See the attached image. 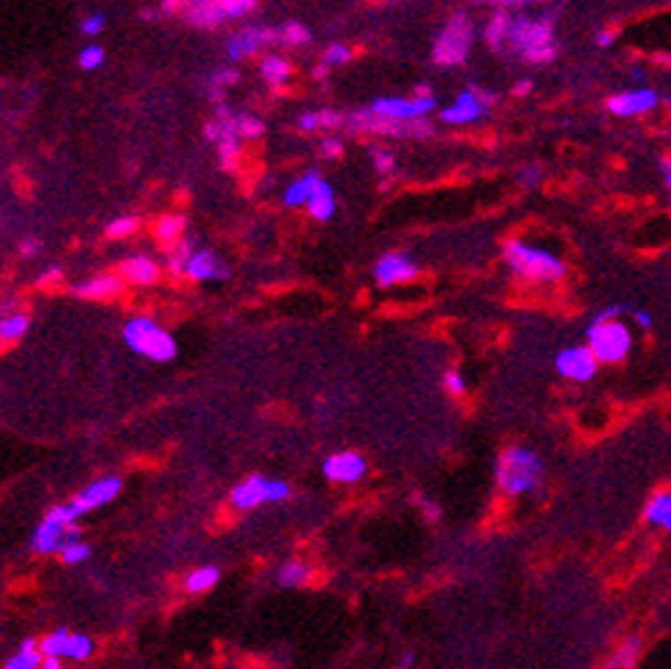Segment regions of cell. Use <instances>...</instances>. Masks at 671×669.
<instances>
[{
    "mask_svg": "<svg viewBox=\"0 0 671 669\" xmlns=\"http://www.w3.org/2000/svg\"><path fill=\"white\" fill-rule=\"evenodd\" d=\"M507 42L514 44L530 63H549L557 55L554 47V19L552 14L543 17H514L510 22Z\"/></svg>",
    "mask_w": 671,
    "mask_h": 669,
    "instance_id": "obj_1",
    "label": "cell"
},
{
    "mask_svg": "<svg viewBox=\"0 0 671 669\" xmlns=\"http://www.w3.org/2000/svg\"><path fill=\"white\" fill-rule=\"evenodd\" d=\"M543 462L527 449H507L497 462V484L507 495H522L540 484Z\"/></svg>",
    "mask_w": 671,
    "mask_h": 669,
    "instance_id": "obj_2",
    "label": "cell"
},
{
    "mask_svg": "<svg viewBox=\"0 0 671 669\" xmlns=\"http://www.w3.org/2000/svg\"><path fill=\"white\" fill-rule=\"evenodd\" d=\"M505 260L522 276H530L538 281H554L565 273V265L560 258H554V254L543 251V249H532L522 241L505 243Z\"/></svg>",
    "mask_w": 671,
    "mask_h": 669,
    "instance_id": "obj_3",
    "label": "cell"
},
{
    "mask_svg": "<svg viewBox=\"0 0 671 669\" xmlns=\"http://www.w3.org/2000/svg\"><path fill=\"white\" fill-rule=\"evenodd\" d=\"M123 336H126V344H129L134 353H140L150 361H172L178 353L175 339L167 331L158 328L153 320H148V317H137V320H132L129 326H126Z\"/></svg>",
    "mask_w": 671,
    "mask_h": 669,
    "instance_id": "obj_4",
    "label": "cell"
},
{
    "mask_svg": "<svg viewBox=\"0 0 671 669\" xmlns=\"http://www.w3.org/2000/svg\"><path fill=\"white\" fill-rule=\"evenodd\" d=\"M472 44V22L464 12H456L439 30L434 44V63L439 66H461Z\"/></svg>",
    "mask_w": 671,
    "mask_h": 669,
    "instance_id": "obj_5",
    "label": "cell"
},
{
    "mask_svg": "<svg viewBox=\"0 0 671 669\" xmlns=\"http://www.w3.org/2000/svg\"><path fill=\"white\" fill-rule=\"evenodd\" d=\"M74 519H77V511L72 505L52 508L34 535V550L39 555H50V552H63V547L72 544V541H80Z\"/></svg>",
    "mask_w": 671,
    "mask_h": 669,
    "instance_id": "obj_6",
    "label": "cell"
},
{
    "mask_svg": "<svg viewBox=\"0 0 671 669\" xmlns=\"http://www.w3.org/2000/svg\"><path fill=\"white\" fill-rule=\"evenodd\" d=\"M590 350L595 353L598 361H606V364H617L622 361L630 347H633V339H630V331L617 323V320H609V323H592L590 331Z\"/></svg>",
    "mask_w": 671,
    "mask_h": 669,
    "instance_id": "obj_7",
    "label": "cell"
},
{
    "mask_svg": "<svg viewBox=\"0 0 671 669\" xmlns=\"http://www.w3.org/2000/svg\"><path fill=\"white\" fill-rule=\"evenodd\" d=\"M353 129L369 132V135H393V137H431L434 129L429 120H393L382 118L374 110L355 112L353 115Z\"/></svg>",
    "mask_w": 671,
    "mask_h": 669,
    "instance_id": "obj_8",
    "label": "cell"
},
{
    "mask_svg": "<svg viewBox=\"0 0 671 669\" xmlns=\"http://www.w3.org/2000/svg\"><path fill=\"white\" fill-rule=\"evenodd\" d=\"M254 9L251 0H208V4L186 6L183 17L194 27H216L230 17H243Z\"/></svg>",
    "mask_w": 671,
    "mask_h": 669,
    "instance_id": "obj_9",
    "label": "cell"
},
{
    "mask_svg": "<svg viewBox=\"0 0 671 669\" xmlns=\"http://www.w3.org/2000/svg\"><path fill=\"white\" fill-rule=\"evenodd\" d=\"M494 104V96L484 90H464L454 107H445L439 118L445 123H472L481 118L489 107Z\"/></svg>",
    "mask_w": 671,
    "mask_h": 669,
    "instance_id": "obj_10",
    "label": "cell"
},
{
    "mask_svg": "<svg viewBox=\"0 0 671 669\" xmlns=\"http://www.w3.org/2000/svg\"><path fill=\"white\" fill-rule=\"evenodd\" d=\"M598 369V358L590 347H568L557 356V372L568 380L584 382L595 374Z\"/></svg>",
    "mask_w": 671,
    "mask_h": 669,
    "instance_id": "obj_11",
    "label": "cell"
},
{
    "mask_svg": "<svg viewBox=\"0 0 671 669\" xmlns=\"http://www.w3.org/2000/svg\"><path fill=\"white\" fill-rule=\"evenodd\" d=\"M118 492H120V478H102V481H93L88 489H82L69 505L77 511V517H82L85 511L107 505Z\"/></svg>",
    "mask_w": 671,
    "mask_h": 669,
    "instance_id": "obj_12",
    "label": "cell"
},
{
    "mask_svg": "<svg viewBox=\"0 0 671 669\" xmlns=\"http://www.w3.org/2000/svg\"><path fill=\"white\" fill-rule=\"evenodd\" d=\"M434 99H412V102H404V99H379L374 102V112L382 115V118H393V120H421L426 112L434 110Z\"/></svg>",
    "mask_w": 671,
    "mask_h": 669,
    "instance_id": "obj_13",
    "label": "cell"
},
{
    "mask_svg": "<svg viewBox=\"0 0 671 669\" xmlns=\"http://www.w3.org/2000/svg\"><path fill=\"white\" fill-rule=\"evenodd\" d=\"M374 276H377V281L379 284H399V281H407V279H412V276H418V265H415L407 254H401V251H391V254H385L379 263H377V268H374Z\"/></svg>",
    "mask_w": 671,
    "mask_h": 669,
    "instance_id": "obj_14",
    "label": "cell"
},
{
    "mask_svg": "<svg viewBox=\"0 0 671 669\" xmlns=\"http://www.w3.org/2000/svg\"><path fill=\"white\" fill-rule=\"evenodd\" d=\"M658 104V93L655 90H625V93H617L609 99V110L620 118H628V115H642L647 110H652Z\"/></svg>",
    "mask_w": 671,
    "mask_h": 669,
    "instance_id": "obj_15",
    "label": "cell"
},
{
    "mask_svg": "<svg viewBox=\"0 0 671 669\" xmlns=\"http://www.w3.org/2000/svg\"><path fill=\"white\" fill-rule=\"evenodd\" d=\"M323 470H325V475L331 478V481L353 484V481H358V478H363L366 462H363V457H358L353 451H344V454H336V457L325 459Z\"/></svg>",
    "mask_w": 671,
    "mask_h": 669,
    "instance_id": "obj_16",
    "label": "cell"
},
{
    "mask_svg": "<svg viewBox=\"0 0 671 669\" xmlns=\"http://www.w3.org/2000/svg\"><path fill=\"white\" fill-rule=\"evenodd\" d=\"M276 39H278V34H276V30H271V27H246L243 34H238V36L230 39L227 55L233 60H240L243 55H254L257 50H263L265 44H271Z\"/></svg>",
    "mask_w": 671,
    "mask_h": 669,
    "instance_id": "obj_17",
    "label": "cell"
},
{
    "mask_svg": "<svg viewBox=\"0 0 671 669\" xmlns=\"http://www.w3.org/2000/svg\"><path fill=\"white\" fill-rule=\"evenodd\" d=\"M268 489H271L268 478L248 475L246 481H240L233 489V505H238V508H257L260 503H268Z\"/></svg>",
    "mask_w": 671,
    "mask_h": 669,
    "instance_id": "obj_18",
    "label": "cell"
},
{
    "mask_svg": "<svg viewBox=\"0 0 671 669\" xmlns=\"http://www.w3.org/2000/svg\"><path fill=\"white\" fill-rule=\"evenodd\" d=\"M186 273L194 279V281H208V279H227L230 276V268L224 265L213 251H197L194 258L188 260V268Z\"/></svg>",
    "mask_w": 671,
    "mask_h": 669,
    "instance_id": "obj_19",
    "label": "cell"
},
{
    "mask_svg": "<svg viewBox=\"0 0 671 669\" xmlns=\"http://www.w3.org/2000/svg\"><path fill=\"white\" fill-rule=\"evenodd\" d=\"M123 290V281L120 276H112V273H104V276H95V279H88L82 281L80 287H74V293L80 298H112Z\"/></svg>",
    "mask_w": 671,
    "mask_h": 669,
    "instance_id": "obj_20",
    "label": "cell"
},
{
    "mask_svg": "<svg viewBox=\"0 0 671 669\" xmlns=\"http://www.w3.org/2000/svg\"><path fill=\"white\" fill-rule=\"evenodd\" d=\"M638 656H642V640H638V636H630V640H625L609 658H606V664L600 669H636Z\"/></svg>",
    "mask_w": 671,
    "mask_h": 669,
    "instance_id": "obj_21",
    "label": "cell"
},
{
    "mask_svg": "<svg viewBox=\"0 0 671 669\" xmlns=\"http://www.w3.org/2000/svg\"><path fill=\"white\" fill-rule=\"evenodd\" d=\"M123 276L134 281V284H153L158 279V265L150 260V258H142V254H137V258H129L123 265H120Z\"/></svg>",
    "mask_w": 671,
    "mask_h": 669,
    "instance_id": "obj_22",
    "label": "cell"
},
{
    "mask_svg": "<svg viewBox=\"0 0 671 669\" xmlns=\"http://www.w3.org/2000/svg\"><path fill=\"white\" fill-rule=\"evenodd\" d=\"M44 664V653H42V642L36 640H25L19 645V650L6 661L4 669H42Z\"/></svg>",
    "mask_w": 671,
    "mask_h": 669,
    "instance_id": "obj_23",
    "label": "cell"
},
{
    "mask_svg": "<svg viewBox=\"0 0 671 669\" xmlns=\"http://www.w3.org/2000/svg\"><path fill=\"white\" fill-rule=\"evenodd\" d=\"M319 183H323V178H319L316 173H309V175H303L301 181H295L290 188H286L284 203H286V205H309Z\"/></svg>",
    "mask_w": 671,
    "mask_h": 669,
    "instance_id": "obj_24",
    "label": "cell"
},
{
    "mask_svg": "<svg viewBox=\"0 0 671 669\" xmlns=\"http://www.w3.org/2000/svg\"><path fill=\"white\" fill-rule=\"evenodd\" d=\"M650 525L666 527L671 530V492H658L650 503H647V511H644Z\"/></svg>",
    "mask_w": 671,
    "mask_h": 669,
    "instance_id": "obj_25",
    "label": "cell"
},
{
    "mask_svg": "<svg viewBox=\"0 0 671 669\" xmlns=\"http://www.w3.org/2000/svg\"><path fill=\"white\" fill-rule=\"evenodd\" d=\"M309 211H311V216H314V219H319V221H325V219H331V216H333V211H336V203H333V188H331L325 181L316 186L314 197H311V203H309Z\"/></svg>",
    "mask_w": 671,
    "mask_h": 669,
    "instance_id": "obj_26",
    "label": "cell"
},
{
    "mask_svg": "<svg viewBox=\"0 0 671 669\" xmlns=\"http://www.w3.org/2000/svg\"><path fill=\"white\" fill-rule=\"evenodd\" d=\"M309 577H311V568L306 563H301V560H293V563H284L281 565L276 580H278L281 588H301V585L309 582Z\"/></svg>",
    "mask_w": 671,
    "mask_h": 669,
    "instance_id": "obj_27",
    "label": "cell"
},
{
    "mask_svg": "<svg viewBox=\"0 0 671 669\" xmlns=\"http://www.w3.org/2000/svg\"><path fill=\"white\" fill-rule=\"evenodd\" d=\"M218 577H221V571L216 565H202V568L191 571L186 577V590L188 593H205L218 582Z\"/></svg>",
    "mask_w": 671,
    "mask_h": 669,
    "instance_id": "obj_28",
    "label": "cell"
},
{
    "mask_svg": "<svg viewBox=\"0 0 671 669\" xmlns=\"http://www.w3.org/2000/svg\"><path fill=\"white\" fill-rule=\"evenodd\" d=\"M510 14L507 12H497L492 19H489V25H486V42L494 47V50H499L502 47V42L510 36Z\"/></svg>",
    "mask_w": 671,
    "mask_h": 669,
    "instance_id": "obj_29",
    "label": "cell"
},
{
    "mask_svg": "<svg viewBox=\"0 0 671 669\" xmlns=\"http://www.w3.org/2000/svg\"><path fill=\"white\" fill-rule=\"evenodd\" d=\"M341 123V115L333 110H319V112H306L301 115V129L314 132V129H336Z\"/></svg>",
    "mask_w": 671,
    "mask_h": 669,
    "instance_id": "obj_30",
    "label": "cell"
},
{
    "mask_svg": "<svg viewBox=\"0 0 671 669\" xmlns=\"http://www.w3.org/2000/svg\"><path fill=\"white\" fill-rule=\"evenodd\" d=\"M69 636H72V631H66V628L52 631L50 636H44V640H42V653H44V658H66Z\"/></svg>",
    "mask_w": 671,
    "mask_h": 669,
    "instance_id": "obj_31",
    "label": "cell"
},
{
    "mask_svg": "<svg viewBox=\"0 0 671 669\" xmlns=\"http://www.w3.org/2000/svg\"><path fill=\"white\" fill-rule=\"evenodd\" d=\"M183 227H186V219L183 216H178V213L162 216V219H158V225H156V238L170 243V241H175L183 233Z\"/></svg>",
    "mask_w": 671,
    "mask_h": 669,
    "instance_id": "obj_32",
    "label": "cell"
},
{
    "mask_svg": "<svg viewBox=\"0 0 671 669\" xmlns=\"http://www.w3.org/2000/svg\"><path fill=\"white\" fill-rule=\"evenodd\" d=\"M263 74L271 85H278V82H284L286 77H290V63H286L284 58H278V55H268L263 60Z\"/></svg>",
    "mask_w": 671,
    "mask_h": 669,
    "instance_id": "obj_33",
    "label": "cell"
},
{
    "mask_svg": "<svg viewBox=\"0 0 671 669\" xmlns=\"http://www.w3.org/2000/svg\"><path fill=\"white\" fill-rule=\"evenodd\" d=\"M27 326H30V320L25 314L4 317V323H0V336H4V342H17L27 331Z\"/></svg>",
    "mask_w": 671,
    "mask_h": 669,
    "instance_id": "obj_34",
    "label": "cell"
},
{
    "mask_svg": "<svg viewBox=\"0 0 671 669\" xmlns=\"http://www.w3.org/2000/svg\"><path fill=\"white\" fill-rule=\"evenodd\" d=\"M278 39L284 42V44H293V47H303V44H309V39H311V34L309 30L301 25V22H286L281 30H278Z\"/></svg>",
    "mask_w": 671,
    "mask_h": 669,
    "instance_id": "obj_35",
    "label": "cell"
},
{
    "mask_svg": "<svg viewBox=\"0 0 671 669\" xmlns=\"http://www.w3.org/2000/svg\"><path fill=\"white\" fill-rule=\"evenodd\" d=\"M90 653H93V642H90V636H85V634H72V636H69L66 658L85 661V658H90Z\"/></svg>",
    "mask_w": 671,
    "mask_h": 669,
    "instance_id": "obj_36",
    "label": "cell"
},
{
    "mask_svg": "<svg viewBox=\"0 0 671 669\" xmlns=\"http://www.w3.org/2000/svg\"><path fill=\"white\" fill-rule=\"evenodd\" d=\"M191 258H194V254H191V241H183V243H178L172 251H170V271L172 273H183L186 268H188V260Z\"/></svg>",
    "mask_w": 671,
    "mask_h": 669,
    "instance_id": "obj_37",
    "label": "cell"
},
{
    "mask_svg": "<svg viewBox=\"0 0 671 669\" xmlns=\"http://www.w3.org/2000/svg\"><path fill=\"white\" fill-rule=\"evenodd\" d=\"M238 135L243 140H257L265 135V123L260 118H251V115H240L238 118Z\"/></svg>",
    "mask_w": 671,
    "mask_h": 669,
    "instance_id": "obj_38",
    "label": "cell"
},
{
    "mask_svg": "<svg viewBox=\"0 0 671 669\" xmlns=\"http://www.w3.org/2000/svg\"><path fill=\"white\" fill-rule=\"evenodd\" d=\"M60 558H63V563H66V565H80V563H85L90 558V547L82 544V541H72V544L63 547Z\"/></svg>",
    "mask_w": 671,
    "mask_h": 669,
    "instance_id": "obj_39",
    "label": "cell"
},
{
    "mask_svg": "<svg viewBox=\"0 0 671 669\" xmlns=\"http://www.w3.org/2000/svg\"><path fill=\"white\" fill-rule=\"evenodd\" d=\"M137 225H140V221H137L134 216H120V219L110 221L107 233H110L112 238H123V235H132V233L137 230Z\"/></svg>",
    "mask_w": 671,
    "mask_h": 669,
    "instance_id": "obj_40",
    "label": "cell"
},
{
    "mask_svg": "<svg viewBox=\"0 0 671 669\" xmlns=\"http://www.w3.org/2000/svg\"><path fill=\"white\" fill-rule=\"evenodd\" d=\"M104 63V50L102 47H85L80 52V66L82 69H99Z\"/></svg>",
    "mask_w": 671,
    "mask_h": 669,
    "instance_id": "obj_41",
    "label": "cell"
},
{
    "mask_svg": "<svg viewBox=\"0 0 671 669\" xmlns=\"http://www.w3.org/2000/svg\"><path fill=\"white\" fill-rule=\"evenodd\" d=\"M349 58H353V52H349L344 44H333V47L325 50L323 63H325V66H341V63H347Z\"/></svg>",
    "mask_w": 671,
    "mask_h": 669,
    "instance_id": "obj_42",
    "label": "cell"
},
{
    "mask_svg": "<svg viewBox=\"0 0 671 669\" xmlns=\"http://www.w3.org/2000/svg\"><path fill=\"white\" fill-rule=\"evenodd\" d=\"M445 388L451 391L454 396H461L467 391V382H464V377L459 372H447L445 374Z\"/></svg>",
    "mask_w": 671,
    "mask_h": 669,
    "instance_id": "obj_43",
    "label": "cell"
},
{
    "mask_svg": "<svg viewBox=\"0 0 671 669\" xmlns=\"http://www.w3.org/2000/svg\"><path fill=\"white\" fill-rule=\"evenodd\" d=\"M371 156H374V167H377L379 173H385V175H388V173L393 170V156H391L388 150H377V148H374V150H371Z\"/></svg>",
    "mask_w": 671,
    "mask_h": 669,
    "instance_id": "obj_44",
    "label": "cell"
},
{
    "mask_svg": "<svg viewBox=\"0 0 671 669\" xmlns=\"http://www.w3.org/2000/svg\"><path fill=\"white\" fill-rule=\"evenodd\" d=\"M230 82H238V74H235V72H218V74L213 77L210 93L218 99V96H221V85H230Z\"/></svg>",
    "mask_w": 671,
    "mask_h": 669,
    "instance_id": "obj_45",
    "label": "cell"
},
{
    "mask_svg": "<svg viewBox=\"0 0 671 669\" xmlns=\"http://www.w3.org/2000/svg\"><path fill=\"white\" fill-rule=\"evenodd\" d=\"M104 27V17L102 14H93V17H88L85 22H82V34H88V36H95L99 30Z\"/></svg>",
    "mask_w": 671,
    "mask_h": 669,
    "instance_id": "obj_46",
    "label": "cell"
},
{
    "mask_svg": "<svg viewBox=\"0 0 671 669\" xmlns=\"http://www.w3.org/2000/svg\"><path fill=\"white\" fill-rule=\"evenodd\" d=\"M286 495H290V487H286L284 481H271V489H268V500H271V503H278V500H284Z\"/></svg>",
    "mask_w": 671,
    "mask_h": 669,
    "instance_id": "obj_47",
    "label": "cell"
},
{
    "mask_svg": "<svg viewBox=\"0 0 671 669\" xmlns=\"http://www.w3.org/2000/svg\"><path fill=\"white\" fill-rule=\"evenodd\" d=\"M319 153H323L325 158H333V156L341 153V142L333 140V137H328V140H323V145H319Z\"/></svg>",
    "mask_w": 671,
    "mask_h": 669,
    "instance_id": "obj_48",
    "label": "cell"
},
{
    "mask_svg": "<svg viewBox=\"0 0 671 669\" xmlns=\"http://www.w3.org/2000/svg\"><path fill=\"white\" fill-rule=\"evenodd\" d=\"M543 178V173H540V167H527V170H522L519 173V181L524 183V186H538V181Z\"/></svg>",
    "mask_w": 671,
    "mask_h": 669,
    "instance_id": "obj_49",
    "label": "cell"
},
{
    "mask_svg": "<svg viewBox=\"0 0 671 669\" xmlns=\"http://www.w3.org/2000/svg\"><path fill=\"white\" fill-rule=\"evenodd\" d=\"M205 137H208V140L221 142V120H218V123H208V126H205Z\"/></svg>",
    "mask_w": 671,
    "mask_h": 669,
    "instance_id": "obj_50",
    "label": "cell"
},
{
    "mask_svg": "<svg viewBox=\"0 0 671 669\" xmlns=\"http://www.w3.org/2000/svg\"><path fill=\"white\" fill-rule=\"evenodd\" d=\"M614 36H617L614 30H603V34L598 36V44H600V47H609V44L614 42Z\"/></svg>",
    "mask_w": 671,
    "mask_h": 669,
    "instance_id": "obj_51",
    "label": "cell"
},
{
    "mask_svg": "<svg viewBox=\"0 0 671 669\" xmlns=\"http://www.w3.org/2000/svg\"><path fill=\"white\" fill-rule=\"evenodd\" d=\"M39 249V241L36 238H25L22 241V254H34Z\"/></svg>",
    "mask_w": 671,
    "mask_h": 669,
    "instance_id": "obj_52",
    "label": "cell"
},
{
    "mask_svg": "<svg viewBox=\"0 0 671 669\" xmlns=\"http://www.w3.org/2000/svg\"><path fill=\"white\" fill-rule=\"evenodd\" d=\"M57 279H60V271H57V268H50V271L39 279V284L44 287V284H50V281H57Z\"/></svg>",
    "mask_w": 671,
    "mask_h": 669,
    "instance_id": "obj_53",
    "label": "cell"
},
{
    "mask_svg": "<svg viewBox=\"0 0 671 669\" xmlns=\"http://www.w3.org/2000/svg\"><path fill=\"white\" fill-rule=\"evenodd\" d=\"M636 323L642 326V328H652V320H650L647 311H636Z\"/></svg>",
    "mask_w": 671,
    "mask_h": 669,
    "instance_id": "obj_54",
    "label": "cell"
},
{
    "mask_svg": "<svg viewBox=\"0 0 671 669\" xmlns=\"http://www.w3.org/2000/svg\"><path fill=\"white\" fill-rule=\"evenodd\" d=\"M530 90H532V82H530V80H522V82H516V88H514L516 96H524V93H530Z\"/></svg>",
    "mask_w": 671,
    "mask_h": 669,
    "instance_id": "obj_55",
    "label": "cell"
},
{
    "mask_svg": "<svg viewBox=\"0 0 671 669\" xmlns=\"http://www.w3.org/2000/svg\"><path fill=\"white\" fill-rule=\"evenodd\" d=\"M42 669H63V664H60V658H44Z\"/></svg>",
    "mask_w": 671,
    "mask_h": 669,
    "instance_id": "obj_56",
    "label": "cell"
},
{
    "mask_svg": "<svg viewBox=\"0 0 671 669\" xmlns=\"http://www.w3.org/2000/svg\"><path fill=\"white\" fill-rule=\"evenodd\" d=\"M412 664H415V656H412V653H404V658L399 661V669H409Z\"/></svg>",
    "mask_w": 671,
    "mask_h": 669,
    "instance_id": "obj_57",
    "label": "cell"
},
{
    "mask_svg": "<svg viewBox=\"0 0 671 669\" xmlns=\"http://www.w3.org/2000/svg\"><path fill=\"white\" fill-rule=\"evenodd\" d=\"M663 173H666V186L671 191V158H666V162H663Z\"/></svg>",
    "mask_w": 671,
    "mask_h": 669,
    "instance_id": "obj_58",
    "label": "cell"
},
{
    "mask_svg": "<svg viewBox=\"0 0 671 669\" xmlns=\"http://www.w3.org/2000/svg\"><path fill=\"white\" fill-rule=\"evenodd\" d=\"M325 74H328V66H325V63H323V66H316V69H314V77H316V80H319V77H325Z\"/></svg>",
    "mask_w": 671,
    "mask_h": 669,
    "instance_id": "obj_59",
    "label": "cell"
}]
</instances>
